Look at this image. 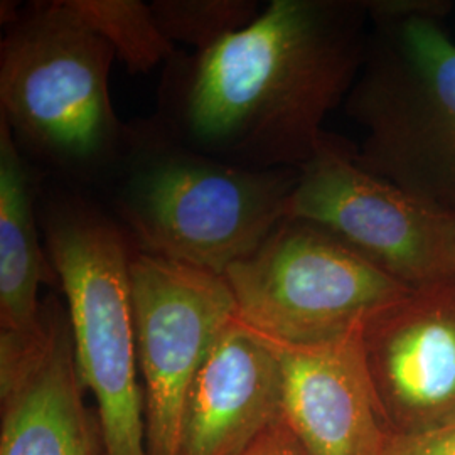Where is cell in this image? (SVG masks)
Listing matches in <instances>:
<instances>
[{
  "label": "cell",
  "mask_w": 455,
  "mask_h": 455,
  "mask_svg": "<svg viewBox=\"0 0 455 455\" xmlns=\"http://www.w3.org/2000/svg\"><path fill=\"white\" fill-rule=\"evenodd\" d=\"M363 331L314 346L272 341L282 368V419L307 455L387 454L393 430L368 368Z\"/></svg>",
  "instance_id": "11"
},
{
  "label": "cell",
  "mask_w": 455,
  "mask_h": 455,
  "mask_svg": "<svg viewBox=\"0 0 455 455\" xmlns=\"http://www.w3.org/2000/svg\"><path fill=\"white\" fill-rule=\"evenodd\" d=\"M363 0H272L248 28L164 65L150 116L182 146L248 169H300L364 65Z\"/></svg>",
  "instance_id": "1"
},
{
  "label": "cell",
  "mask_w": 455,
  "mask_h": 455,
  "mask_svg": "<svg viewBox=\"0 0 455 455\" xmlns=\"http://www.w3.org/2000/svg\"><path fill=\"white\" fill-rule=\"evenodd\" d=\"M280 419L282 368L275 344L235 315L196 374L180 455H242Z\"/></svg>",
  "instance_id": "12"
},
{
  "label": "cell",
  "mask_w": 455,
  "mask_h": 455,
  "mask_svg": "<svg viewBox=\"0 0 455 455\" xmlns=\"http://www.w3.org/2000/svg\"><path fill=\"white\" fill-rule=\"evenodd\" d=\"M37 216L65 293L83 387L97 402L105 455H148L131 240L115 218L68 189L39 195Z\"/></svg>",
  "instance_id": "5"
},
{
  "label": "cell",
  "mask_w": 455,
  "mask_h": 455,
  "mask_svg": "<svg viewBox=\"0 0 455 455\" xmlns=\"http://www.w3.org/2000/svg\"><path fill=\"white\" fill-rule=\"evenodd\" d=\"M370 37L344 110L364 131L359 165L455 212V41L437 17L364 2Z\"/></svg>",
  "instance_id": "4"
},
{
  "label": "cell",
  "mask_w": 455,
  "mask_h": 455,
  "mask_svg": "<svg viewBox=\"0 0 455 455\" xmlns=\"http://www.w3.org/2000/svg\"><path fill=\"white\" fill-rule=\"evenodd\" d=\"M356 147L325 133L287 218L324 228L411 289L455 276V212H442L359 165Z\"/></svg>",
  "instance_id": "7"
},
{
  "label": "cell",
  "mask_w": 455,
  "mask_h": 455,
  "mask_svg": "<svg viewBox=\"0 0 455 455\" xmlns=\"http://www.w3.org/2000/svg\"><path fill=\"white\" fill-rule=\"evenodd\" d=\"M385 455H455V420L419 434H393Z\"/></svg>",
  "instance_id": "16"
},
{
  "label": "cell",
  "mask_w": 455,
  "mask_h": 455,
  "mask_svg": "<svg viewBox=\"0 0 455 455\" xmlns=\"http://www.w3.org/2000/svg\"><path fill=\"white\" fill-rule=\"evenodd\" d=\"M152 14L174 44L208 51L260 16L255 0H154Z\"/></svg>",
  "instance_id": "15"
},
{
  "label": "cell",
  "mask_w": 455,
  "mask_h": 455,
  "mask_svg": "<svg viewBox=\"0 0 455 455\" xmlns=\"http://www.w3.org/2000/svg\"><path fill=\"white\" fill-rule=\"evenodd\" d=\"M242 455H307L283 419L270 425Z\"/></svg>",
  "instance_id": "17"
},
{
  "label": "cell",
  "mask_w": 455,
  "mask_h": 455,
  "mask_svg": "<svg viewBox=\"0 0 455 455\" xmlns=\"http://www.w3.org/2000/svg\"><path fill=\"white\" fill-rule=\"evenodd\" d=\"M223 278L236 315L283 346L351 336L413 291L324 228L292 218Z\"/></svg>",
  "instance_id": "6"
},
{
  "label": "cell",
  "mask_w": 455,
  "mask_h": 455,
  "mask_svg": "<svg viewBox=\"0 0 455 455\" xmlns=\"http://www.w3.org/2000/svg\"><path fill=\"white\" fill-rule=\"evenodd\" d=\"M36 167L19 150L0 120V324L2 331H31L41 323L39 285H60L41 244Z\"/></svg>",
  "instance_id": "13"
},
{
  "label": "cell",
  "mask_w": 455,
  "mask_h": 455,
  "mask_svg": "<svg viewBox=\"0 0 455 455\" xmlns=\"http://www.w3.org/2000/svg\"><path fill=\"white\" fill-rule=\"evenodd\" d=\"M68 310L51 297L31 331L0 332V455H97Z\"/></svg>",
  "instance_id": "10"
},
{
  "label": "cell",
  "mask_w": 455,
  "mask_h": 455,
  "mask_svg": "<svg viewBox=\"0 0 455 455\" xmlns=\"http://www.w3.org/2000/svg\"><path fill=\"white\" fill-rule=\"evenodd\" d=\"M131 125L108 184L135 250L223 276L287 218L299 169L233 165L176 142L152 118Z\"/></svg>",
  "instance_id": "3"
},
{
  "label": "cell",
  "mask_w": 455,
  "mask_h": 455,
  "mask_svg": "<svg viewBox=\"0 0 455 455\" xmlns=\"http://www.w3.org/2000/svg\"><path fill=\"white\" fill-rule=\"evenodd\" d=\"M131 73H148L178 54L161 31L150 4L140 0H69Z\"/></svg>",
  "instance_id": "14"
},
{
  "label": "cell",
  "mask_w": 455,
  "mask_h": 455,
  "mask_svg": "<svg viewBox=\"0 0 455 455\" xmlns=\"http://www.w3.org/2000/svg\"><path fill=\"white\" fill-rule=\"evenodd\" d=\"M368 368L393 434L455 420V276L413 289L364 325Z\"/></svg>",
  "instance_id": "9"
},
{
  "label": "cell",
  "mask_w": 455,
  "mask_h": 455,
  "mask_svg": "<svg viewBox=\"0 0 455 455\" xmlns=\"http://www.w3.org/2000/svg\"><path fill=\"white\" fill-rule=\"evenodd\" d=\"M12 5H2L0 120L29 163L75 182H110L132 137L108 92L114 48L69 0Z\"/></svg>",
  "instance_id": "2"
},
{
  "label": "cell",
  "mask_w": 455,
  "mask_h": 455,
  "mask_svg": "<svg viewBox=\"0 0 455 455\" xmlns=\"http://www.w3.org/2000/svg\"><path fill=\"white\" fill-rule=\"evenodd\" d=\"M132 309L148 455H180L188 398L212 342L236 315L225 278L133 248Z\"/></svg>",
  "instance_id": "8"
}]
</instances>
